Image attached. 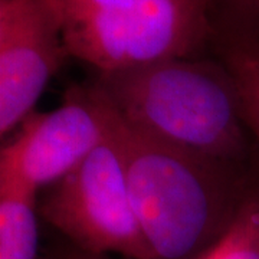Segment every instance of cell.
I'll return each instance as SVG.
<instances>
[{
	"label": "cell",
	"instance_id": "1",
	"mask_svg": "<svg viewBox=\"0 0 259 259\" xmlns=\"http://www.w3.org/2000/svg\"><path fill=\"white\" fill-rule=\"evenodd\" d=\"M114 136L131 203L154 259L203 255L232 225L252 180L242 167L163 144L115 114Z\"/></svg>",
	"mask_w": 259,
	"mask_h": 259
},
{
	"label": "cell",
	"instance_id": "2",
	"mask_svg": "<svg viewBox=\"0 0 259 259\" xmlns=\"http://www.w3.org/2000/svg\"><path fill=\"white\" fill-rule=\"evenodd\" d=\"M97 93L125 125L171 147L242 167L249 130L221 62L175 58L98 74Z\"/></svg>",
	"mask_w": 259,
	"mask_h": 259
},
{
	"label": "cell",
	"instance_id": "3",
	"mask_svg": "<svg viewBox=\"0 0 259 259\" xmlns=\"http://www.w3.org/2000/svg\"><path fill=\"white\" fill-rule=\"evenodd\" d=\"M66 55L98 74L189 58L209 35L212 0H45Z\"/></svg>",
	"mask_w": 259,
	"mask_h": 259
},
{
	"label": "cell",
	"instance_id": "4",
	"mask_svg": "<svg viewBox=\"0 0 259 259\" xmlns=\"http://www.w3.org/2000/svg\"><path fill=\"white\" fill-rule=\"evenodd\" d=\"M39 214L76 249L154 259L131 203L114 127L108 139L51 187Z\"/></svg>",
	"mask_w": 259,
	"mask_h": 259
},
{
	"label": "cell",
	"instance_id": "5",
	"mask_svg": "<svg viewBox=\"0 0 259 259\" xmlns=\"http://www.w3.org/2000/svg\"><path fill=\"white\" fill-rule=\"evenodd\" d=\"M114 112L94 85L75 87L56 108L33 112L0 143V200L36 199L111 136Z\"/></svg>",
	"mask_w": 259,
	"mask_h": 259
},
{
	"label": "cell",
	"instance_id": "6",
	"mask_svg": "<svg viewBox=\"0 0 259 259\" xmlns=\"http://www.w3.org/2000/svg\"><path fill=\"white\" fill-rule=\"evenodd\" d=\"M66 56L55 16L45 0H22L0 40V143L33 114Z\"/></svg>",
	"mask_w": 259,
	"mask_h": 259
},
{
	"label": "cell",
	"instance_id": "7",
	"mask_svg": "<svg viewBox=\"0 0 259 259\" xmlns=\"http://www.w3.org/2000/svg\"><path fill=\"white\" fill-rule=\"evenodd\" d=\"M222 64L238 88L245 121L259 146V33L241 26L226 37Z\"/></svg>",
	"mask_w": 259,
	"mask_h": 259
},
{
	"label": "cell",
	"instance_id": "8",
	"mask_svg": "<svg viewBox=\"0 0 259 259\" xmlns=\"http://www.w3.org/2000/svg\"><path fill=\"white\" fill-rule=\"evenodd\" d=\"M36 199L12 196L0 200V259H37Z\"/></svg>",
	"mask_w": 259,
	"mask_h": 259
},
{
	"label": "cell",
	"instance_id": "9",
	"mask_svg": "<svg viewBox=\"0 0 259 259\" xmlns=\"http://www.w3.org/2000/svg\"><path fill=\"white\" fill-rule=\"evenodd\" d=\"M197 259H259V182L252 180L232 225Z\"/></svg>",
	"mask_w": 259,
	"mask_h": 259
},
{
	"label": "cell",
	"instance_id": "10",
	"mask_svg": "<svg viewBox=\"0 0 259 259\" xmlns=\"http://www.w3.org/2000/svg\"><path fill=\"white\" fill-rule=\"evenodd\" d=\"M228 2L238 12L242 20H245L243 28L259 32V0H228Z\"/></svg>",
	"mask_w": 259,
	"mask_h": 259
},
{
	"label": "cell",
	"instance_id": "11",
	"mask_svg": "<svg viewBox=\"0 0 259 259\" xmlns=\"http://www.w3.org/2000/svg\"><path fill=\"white\" fill-rule=\"evenodd\" d=\"M22 0H0V40L15 19Z\"/></svg>",
	"mask_w": 259,
	"mask_h": 259
},
{
	"label": "cell",
	"instance_id": "12",
	"mask_svg": "<svg viewBox=\"0 0 259 259\" xmlns=\"http://www.w3.org/2000/svg\"><path fill=\"white\" fill-rule=\"evenodd\" d=\"M54 259H110L108 256H102V255H94V253H88V252H83L74 248L71 250H66L59 253L58 256Z\"/></svg>",
	"mask_w": 259,
	"mask_h": 259
}]
</instances>
